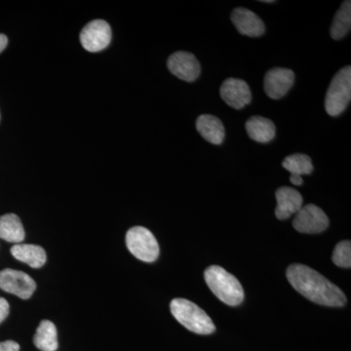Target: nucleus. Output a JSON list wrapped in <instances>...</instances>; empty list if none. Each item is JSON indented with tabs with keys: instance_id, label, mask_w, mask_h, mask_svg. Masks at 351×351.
Instances as JSON below:
<instances>
[{
	"instance_id": "f257e3e1",
	"label": "nucleus",
	"mask_w": 351,
	"mask_h": 351,
	"mask_svg": "<svg viewBox=\"0 0 351 351\" xmlns=\"http://www.w3.org/2000/svg\"><path fill=\"white\" fill-rule=\"evenodd\" d=\"M286 276L295 291L321 306L339 307L346 304L345 293L326 277L301 263L288 267Z\"/></svg>"
},
{
	"instance_id": "f03ea898",
	"label": "nucleus",
	"mask_w": 351,
	"mask_h": 351,
	"mask_svg": "<svg viewBox=\"0 0 351 351\" xmlns=\"http://www.w3.org/2000/svg\"><path fill=\"white\" fill-rule=\"evenodd\" d=\"M208 287L219 301L230 306H239L244 300V290L239 279L219 265H211L204 272Z\"/></svg>"
},
{
	"instance_id": "7ed1b4c3",
	"label": "nucleus",
	"mask_w": 351,
	"mask_h": 351,
	"mask_svg": "<svg viewBox=\"0 0 351 351\" xmlns=\"http://www.w3.org/2000/svg\"><path fill=\"white\" fill-rule=\"evenodd\" d=\"M171 313L182 326L198 335H211L216 331L213 321L201 307L186 299L171 302Z\"/></svg>"
},
{
	"instance_id": "20e7f679",
	"label": "nucleus",
	"mask_w": 351,
	"mask_h": 351,
	"mask_svg": "<svg viewBox=\"0 0 351 351\" xmlns=\"http://www.w3.org/2000/svg\"><path fill=\"white\" fill-rule=\"evenodd\" d=\"M351 100V68L345 66L332 78L328 88L325 108L328 114L338 117L345 112Z\"/></svg>"
},
{
	"instance_id": "39448f33",
	"label": "nucleus",
	"mask_w": 351,
	"mask_h": 351,
	"mask_svg": "<svg viewBox=\"0 0 351 351\" xmlns=\"http://www.w3.org/2000/svg\"><path fill=\"white\" fill-rule=\"evenodd\" d=\"M126 245L132 255L143 262L154 263L158 258V242L144 226H134L127 232Z\"/></svg>"
},
{
	"instance_id": "423d86ee",
	"label": "nucleus",
	"mask_w": 351,
	"mask_h": 351,
	"mask_svg": "<svg viewBox=\"0 0 351 351\" xmlns=\"http://www.w3.org/2000/svg\"><path fill=\"white\" fill-rule=\"evenodd\" d=\"M329 219L321 208L308 204L295 214L293 226L297 232L316 234L324 232L329 226Z\"/></svg>"
},
{
	"instance_id": "0eeeda50",
	"label": "nucleus",
	"mask_w": 351,
	"mask_h": 351,
	"mask_svg": "<svg viewBox=\"0 0 351 351\" xmlns=\"http://www.w3.org/2000/svg\"><path fill=\"white\" fill-rule=\"evenodd\" d=\"M0 289L4 292L27 300L36 289V284L29 274L20 270L6 269L0 271Z\"/></svg>"
},
{
	"instance_id": "6e6552de",
	"label": "nucleus",
	"mask_w": 351,
	"mask_h": 351,
	"mask_svg": "<svg viewBox=\"0 0 351 351\" xmlns=\"http://www.w3.org/2000/svg\"><path fill=\"white\" fill-rule=\"evenodd\" d=\"M112 40V29L104 20H94L85 25L80 34V43L88 52H100Z\"/></svg>"
},
{
	"instance_id": "1a4fd4ad",
	"label": "nucleus",
	"mask_w": 351,
	"mask_h": 351,
	"mask_svg": "<svg viewBox=\"0 0 351 351\" xmlns=\"http://www.w3.org/2000/svg\"><path fill=\"white\" fill-rule=\"evenodd\" d=\"M167 66L173 75L184 82H195L200 75L199 62L195 55L186 51H179L171 55Z\"/></svg>"
},
{
	"instance_id": "9d476101",
	"label": "nucleus",
	"mask_w": 351,
	"mask_h": 351,
	"mask_svg": "<svg viewBox=\"0 0 351 351\" xmlns=\"http://www.w3.org/2000/svg\"><path fill=\"white\" fill-rule=\"evenodd\" d=\"M295 82L294 71L289 69L276 68L265 76V91L274 100L283 98Z\"/></svg>"
},
{
	"instance_id": "9b49d317",
	"label": "nucleus",
	"mask_w": 351,
	"mask_h": 351,
	"mask_svg": "<svg viewBox=\"0 0 351 351\" xmlns=\"http://www.w3.org/2000/svg\"><path fill=\"white\" fill-rule=\"evenodd\" d=\"M219 94L221 99L235 110H241L252 100L250 87L244 80L237 78L225 80L219 89Z\"/></svg>"
},
{
	"instance_id": "f8f14e48",
	"label": "nucleus",
	"mask_w": 351,
	"mask_h": 351,
	"mask_svg": "<svg viewBox=\"0 0 351 351\" xmlns=\"http://www.w3.org/2000/svg\"><path fill=\"white\" fill-rule=\"evenodd\" d=\"M233 25L237 32L250 38H258L265 34V27L262 19L251 10L246 8H237L232 14Z\"/></svg>"
},
{
	"instance_id": "ddd939ff",
	"label": "nucleus",
	"mask_w": 351,
	"mask_h": 351,
	"mask_svg": "<svg viewBox=\"0 0 351 351\" xmlns=\"http://www.w3.org/2000/svg\"><path fill=\"white\" fill-rule=\"evenodd\" d=\"M277 206L276 216L284 221L297 214L302 207V196L297 189L283 186L276 193Z\"/></svg>"
},
{
	"instance_id": "4468645a",
	"label": "nucleus",
	"mask_w": 351,
	"mask_h": 351,
	"mask_svg": "<svg viewBox=\"0 0 351 351\" xmlns=\"http://www.w3.org/2000/svg\"><path fill=\"white\" fill-rule=\"evenodd\" d=\"M196 130L204 140L213 145H221L225 140L223 122L211 114H202L196 120Z\"/></svg>"
},
{
	"instance_id": "2eb2a0df",
	"label": "nucleus",
	"mask_w": 351,
	"mask_h": 351,
	"mask_svg": "<svg viewBox=\"0 0 351 351\" xmlns=\"http://www.w3.org/2000/svg\"><path fill=\"white\" fill-rule=\"evenodd\" d=\"M16 260L27 263L32 269H40L46 263V252L43 247L32 244H16L11 248Z\"/></svg>"
},
{
	"instance_id": "dca6fc26",
	"label": "nucleus",
	"mask_w": 351,
	"mask_h": 351,
	"mask_svg": "<svg viewBox=\"0 0 351 351\" xmlns=\"http://www.w3.org/2000/svg\"><path fill=\"white\" fill-rule=\"evenodd\" d=\"M246 131L249 137L255 142L269 143L276 137V129L274 122L262 117H253L246 122Z\"/></svg>"
},
{
	"instance_id": "f3484780",
	"label": "nucleus",
	"mask_w": 351,
	"mask_h": 351,
	"mask_svg": "<svg viewBox=\"0 0 351 351\" xmlns=\"http://www.w3.org/2000/svg\"><path fill=\"white\" fill-rule=\"evenodd\" d=\"M25 237L24 226L17 215L6 214L0 217V239L11 243L21 244Z\"/></svg>"
},
{
	"instance_id": "a211bd4d",
	"label": "nucleus",
	"mask_w": 351,
	"mask_h": 351,
	"mask_svg": "<svg viewBox=\"0 0 351 351\" xmlns=\"http://www.w3.org/2000/svg\"><path fill=\"white\" fill-rule=\"evenodd\" d=\"M34 343L41 351H56L58 350V335L56 326L49 320L41 321L34 337Z\"/></svg>"
},
{
	"instance_id": "6ab92c4d",
	"label": "nucleus",
	"mask_w": 351,
	"mask_h": 351,
	"mask_svg": "<svg viewBox=\"0 0 351 351\" xmlns=\"http://www.w3.org/2000/svg\"><path fill=\"white\" fill-rule=\"evenodd\" d=\"M351 27V2H343L339 9L331 27V36L335 40L345 38Z\"/></svg>"
},
{
	"instance_id": "aec40b11",
	"label": "nucleus",
	"mask_w": 351,
	"mask_h": 351,
	"mask_svg": "<svg viewBox=\"0 0 351 351\" xmlns=\"http://www.w3.org/2000/svg\"><path fill=\"white\" fill-rule=\"evenodd\" d=\"M282 166L291 175H311L313 171L311 158L306 154H295L284 159Z\"/></svg>"
},
{
	"instance_id": "412c9836",
	"label": "nucleus",
	"mask_w": 351,
	"mask_h": 351,
	"mask_svg": "<svg viewBox=\"0 0 351 351\" xmlns=\"http://www.w3.org/2000/svg\"><path fill=\"white\" fill-rule=\"evenodd\" d=\"M332 263L337 267H343V269H350L351 267V243L348 240L339 242L337 244L332 253Z\"/></svg>"
},
{
	"instance_id": "4be33fe9",
	"label": "nucleus",
	"mask_w": 351,
	"mask_h": 351,
	"mask_svg": "<svg viewBox=\"0 0 351 351\" xmlns=\"http://www.w3.org/2000/svg\"><path fill=\"white\" fill-rule=\"evenodd\" d=\"M9 311H10V306L8 302L4 298H0V323L6 319L7 316L9 315Z\"/></svg>"
},
{
	"instance_id": "5701e85b",
	"label": "nucleus",
	"mask_w": 351,
	"mask_h": 351,
	"mask_svg": "<svg viewBox=\"0 0 351 351\" xmlns=\"http://www.w3.org/2000/svg\"><path fill=\"white\" fill-rule=\"evenodd\" d=\"M19 343L14 341H5L0 343V351H19Z\"/></svg>"
},
{
	"instance_id": "b1692460",
	"label": "nucleus",
	"mask_w": 351,
	"mask_h": 351,
	"mask_svg": "<svg viewBox=\"0 0 351 351\" xmlns=\"http://www.w3.org/2000/svg\"><path fill=\"white\" fill-rule=\"evenodd\" d=\"M290 182H292L293 184H295V186H302V182H304L301 176L295 175H291Z\"/></svg>"
},
{
	"instance_id": "393cba45",
	"label": "nucleus",
	"mask_w": 351,
	"mask_h": 351,
	"mask_svg": "<svg viewBox=\"0 0 351 351\" xmlns=\"http://www.w3.org/2000/svg\"><path fill=\"white\" fill-rule=\"evenodd\" d=\"M7 44H8V38L5 34H0V53L5 49Z\"/></svg>"
},
{
	"instance_id": "a878e982",
	"label": "nucleus",
	"mask_w": 351,
	"mask_h": 351,
	"mask_svg": "<svg viewBox=\"0 0 351 351\" xmlns=\"http://www.w3.org/2000/svg\"><path fill=\"white\" fill-rule=\"evenodd\" d=\"M261 2H263V3H274L276 1H274V0H262Z\"/></svg>"
}]
</instances>
